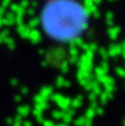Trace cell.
Here are the masks:
<instances>
[{
    "mask_svg": "<svg viewBox=\"0 0 125 126\" xmlns=\"http://www.w3.org/2000/svg\"><path fill=\"white\" fill-rule=\"evenodd\" d=\"M40 24L50 39L71 42L84 33L89 24V13L79 0L46 1L40 15Z\"/></svg>",
    "mask_w": 125,
    "mask_h": 126,
    "instance_id": "cell-1",
    "label": "cell"
},
{
    "mask_svg": "<svg viewBox=\"0 0 125 126\" xmlns=\"http://www.w3.org/2000/svg\"><path fill=\"white\" fill-rule=\"evenodd\" d=\"M44 1H50V0H44Z\"/></svg>",
    "mask_w": 125,
    "mask_h": 126,
    "instance_id": "cell-2",
    "label": "cell"
}]
</instances>
